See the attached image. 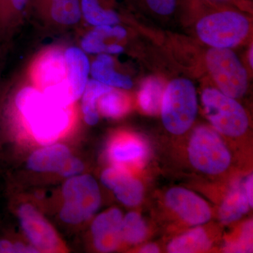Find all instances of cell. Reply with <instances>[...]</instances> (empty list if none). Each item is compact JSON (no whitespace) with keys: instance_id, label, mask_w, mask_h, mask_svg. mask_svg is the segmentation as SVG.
<instances>
[{"instance_id":"d4e9b609","label":"cell","mask_w":253,"mask_h":253,"mask_svg":"<svg viewBox=\"0 0 253 253\" xmlns=\"http://www.w3.org/2000/svg\"><path fill=\"white\" fill-rule=\"evenodd\" d=\"M224 250L228 253H251L253 251V221L244 223L235 239L226 241Z\"/></svg>"},{"instance_id":"8992f818","label":"cell","mask_w":253,"mask_h":253,"mask_svg":"<svg viewBox=\"0 0 253 253\" xmlns=\"http://www.w3.org/2000/svg\"><path fill=\"white\" fill-rule=\"evenodd\" d=\"M206 68L223 94L239 99L249 86L247 71L232 49L210 48L205 56Z\"/></svg>"},{"instance_id":"d6986e66","label":"cell","mask_w":253,"mask_h":253,"mask_svg":"<svg viewBox=\"0 0 253 253\" xmlns=\"http://www.w3.org/2000/svg\"><path fill=\"white\" fill-rule=\"evenodd\" d=\"M212 246L211 238L201 226L194 228L172 239L168 245V252L191 253L204 252Z\"/></svg>"},{"instance_id":"277c9868","label":"cell","mask_w":253,"mask_h":253,"mask_svg":"<svg viewBox=\"0 0 253 253\" xmlns=\"http://www.w3.org/2000/svg\"><path fill=\"white\" fill-rule=\"evenodd\" d=\"M191 166L199 172L217 175L225 172L231 163V155L220 134L213 128H195L188 146Z\"/></svg>"},{"instance_id":"30bf717a","label":"cell","mask_w":253,"mask_h":253,"mask_svg":"<svg viewBox=\"0 0 253 253\" xmlns=\"http://www.w3.org/2000/svg\"><path fill=\"white\" fill-rule=\"evenodd\" d=\"M101 180L106 187L113 190L118 201L125 206L134 207L142 201L143 184L123 166L116 165L105 169L101 174Z\"/></svg>"},{"instance_id":"ffe728a7","label":"cell","mask_w":253,"mask_h":253,"mask_svg":"<svg viewBox=\"0 0 253 253\" xmlns=\"http://www.w3.org/2000/svg\"><path fill=\"white\" fill-rule=\"evenodd\" d=\"M80 4L82 18L92 27L121 23V18L117 12L104 7L101 0H80Z\"/></svg>"},{"instance_id":"5b68a950","label":"cell","mask_w":253,"mask_h":253,"mask_svg":"<svg viewBox=\"0 0 253 253\" xmlns=\"http://www.w3.org/2000/svg\"><path fill=\"white\" fill-rule=\"evenodd\" d=\"M205 113L213 129L229 137L244 135L249 127V118L237 100L214 87L205 88L201 94Z\"/></svg>"},{"instance_id":"9a60e30c","label":"cell","mask_w":253,"mask_h":253,"mask_svg":"<svg viewBox=\"0 0 253 253\" xmlns=\"http://www.w3.org/2000/svg\"><path fill=\"white\" fill-rule=\"evenodd\" d=\"M126 36V28L119 24L96 26L81 38L80 47L86 54H107L109 46L116 42L112 41H122Z\"/></svg>"},{"instance_id":"4dcf8cb0","label":"cell","mask_w":253,"mask_h":253,"mask_svg":"<svg viewBox=\"0 0 253 253\" xmlns=\"http://www.w3.org/2000/svg\"><path fill=\"white\" fill-rule=\"evenodd\" d=\"M160 252L159 248L155 244H148L143 246L140 250V253H158Z\"/></svg>"},{"instance_id":"7a4b0ae2","label":"cell","mask_w":253,"mask_h":253,"mask_svg":"<svg viewBox=\"0 0 253 253\" xmlns=\"http://www.w3.org/2000/svg\"><path fill=\"white\" fill-rule=\"evenodd\" d=\"M199 102L194 83L184 78H176L168 83L161 101V118L165 128L171 134L186 132L197 116Z\"/></svg>"},{"instance_id":"cb8c5ba5","label":"cell","mask_w":253,"mask_h":253,"mask_svg":"<svg viewBox=\"0 0 253 253\" xmlns=\"http://www.w3.org/2000/svg\"><path fill=\"white\" fill-rule=\"evenodd\" d=\"M146 222L139 213L130 212L123 217L122 240L129 244H140L147 236Z\"/></svg>"},{"instance_id":"603a6c76","label":"cell","mask_w":253,"mask_h":253,"mask_svg":"<svg viewBox=\"0 0 253 253\" xmlns=\"http://www.w3.org/2000/svg\"><path fill=\"white\" fill-rule=\"evenodd\" d=\"M98 111L107 118H116L126 114L129 110V102L124 93L112 88L98 100Z\"/></svg>"},{"instance_id":"e0dca14e","label":"cell","mask_w":253,"mask_h":253,"mask_svg":"<svg viewBox=\"0 0 253 253\" xmlns=\"http://www.w3.org/2000/svg\"><path fill=\"white\" fill-rule=\"evenodd\" d=\"M71 156L69 149L63 145H50L33 153L28 159V167L36 172L59 173Z\"/></svg>"},{"instance_id":"2e32d148","label":"cell","mask_w":253,"mask_h":253,"mask_svg":"<svg viewBox=\"0 0 253 253\" xmlns=\"http://www.w3.org/2000/svg\"><path fill=\"white\" fill-rule=\"evenodd\" d=\"M90 76L95 81L116 89L126 90L133 86L132 81L129 76L116 71L111 55L98 54L91 63Z\"/></svg>"},{"instance_id":"4fadbf2b","label":"cell","mask_w":253,"mask_h":253,"mask_svg":"<svg viewBox=\"0 0 253 253\" xmlns=\"http://www.w3.org/2000/svg\"><path fill=\"white\" fill-rule=\"evenodd\" d=\"M31 5L60 27H73L82 20L80 0H31Z\"/></svg>"},{"instance_id":"8fae6325","label":"cell","mask_w":253,"mask_h":253,"mask_svg":"<svg viewBox=\"0 0 253 253\" xmlns=\"http://www.w3.org/2000/svg\"><path fill=\"white\" fill-rule=\"evenodd\" d=\"M123 214L117 208L100 214L93 221L91 233L96 249L110 253L117 249L122 241Z\"/></svg>"},{"instance_id":"6da1fadb","label":"cell","mask_w":253,"mask_h":253,"mask_svg":"<svg viewBox=\"0 0 253 253\" xmlns=\"http://www.w3.org/2000/svg\"><path fill=\"white\" fill-rule=\"evenodd\" d=\"M18 109L26 118L33 136L41 144L59 139L69 123L66 108L33 89L21 91L16 98Z\"/></svg>"},{"instance_id":"3957f363","label":"cell","mask_w":253,"mask_h":253,"mask_svg":"<svg viewBox=\"0 0 253 253\" xmlns=\"http://www.w3.org/2000/svg\"><path fill=\"white\" fill-rule=\"evenodd\" d=\"M251 31L249 18L234 10H223L206 15L196 26L200 41L211 48L232 49L241 44Z\"/></svg>"},{"instance_id":"5bb4252c","label":"cell","mask_w":253,"mask_h":253,"mask_svg":"<svg viewBox=\"0 0 253 253\" xmlns=\"http://www.w3.org/2000/svg\"><path fill=\"white\" fill-rule=\"evenodd\" d=\"M149 153V146L146 141L142 138L134 135L116 138L108 150L110 159L118 166L143 165Z\"/></svg>"},{"instance_id":"44dd1931","label":"cell","mask_w":253,"mask_h":253,"mask_svg":"<svg viewBox=\"0 0 253 253\" xmlns=\"http://www.w3.org/2000/svg\"><path fill=\"white\" fill-rule=\"evenodd\" d=\"M113 87L105 85L95 80L89 79L84 92L82 95V111L84 121L89 126H95L99 122L98 100L100 96L111 90Z\"/></svg>"},{"instance_id":"f546056e","label":"cell","mask_w":253,"mask_h":253,"mask_svg":"<svg viewBox=\"0 0 253 253\" xmlns=\"http://www.w3.org/2000/svg\"><path fill=\"white\" fill-rule=\"evenodd\" d=\"M16 253V246L7 241H0V253Z\"/></svg>"},{"instance_id":"4316f807","label":"cell","mask_w":253,"mask_h":253,"mask_svg":"<svg viewBox=\"0 0 253 253\" xmlns=\"http://www.w3.org/2000/svg\"><path fill=\"white\" fill-rule=\"evenodd\" d=\"M149 9L155 14L168 16L176 9V0H146Z\"/></svg>"},{"instance_id":"ba28073f","label":"cell","mask_w":253,"mask_h":253,"mask_svg":"<svg viewBox=\"0 0 253 253\" xmlns=\"http://www.w3.org/2000/svg\"><path fill=\"white\" fill-rule=\"evenodd\" d=\"M165 201L168 207L189 225H202L212 217V211L207 202L184 188L173 187L168 190Z\"/></svg>"},{"instance_id":"7402d4cb","label":"cell","mask_w":253,"mask_h":253,"mask_svg":"<svg viewBox=\"0 0 253 253\" xmlns=\"http://www.w3.org/2000/svg\"><path fill=\"white\" fill-rule=\"evenodd\" d=\"M165 88L162 81L157 78H149L143 83L138 94V101L144 112L157 114L161 110Z\"/></svg>"},{"instance_id":"7c38bea8","label":"cell","mask_w":253,"mask_h":253,"mask_svg":"<svg viewBox=\"0 0 253 253\" xmlns=\"http://www.w3.org/2000/svg\"><path fill=\"white\" fill-rule=\"evenodd\" d=\"M66 81L72 103L81 98L90 76L91 62L78 46H70L63 52Z\"/></svg>"},{"instance_id":"83f0119b","label":"cell","mask_w":253,"mask_h":253,"mask_svg":"<svg viewBox=\"0 0 253 253\" xmlns=\"http://www.w3.org/2000/svg\"><path fill=\"white\" fill-rule=\"evenodd\" d=\"M84 169V165L78 158L72 156L68 160L59 174L66 177H72L81 174Z\"/></svg>"},{"instance_id":"ac0fdd59","label":"cell","mask_w":253,"mask_h":253,"mask_svg":"<svg viewBox=\"0 0 253 253\" xmlns=\"http://www.w3.org/2000/svg\"><path fill=\"white\" fill-rule=\"evenodd\" d=\"M251 208L245 191L244 183L237 181L233 184L223 200L218 216L222 224H231L239 220L249 212Z\"/></svg>"},{"instance_id":"484cf974","label":"cell","mask_w":253,"mask_h":253,"mask_svg":"<svg viewBox=\"0 0 253 253\" xmlns=\"http://www.w3.org/2000/svg\"><path fill=\"white\" fill-rule=\"evenodd\" d=\"M0 6L6 14L18 18L24 16L26 10L31 6V0H0Z\"/></svg>"},{"instance_id":"f1b7e54d","label":"cell","mask_w":253,"mask_h":253,"mask_svg":"<svg viewBox=\"0 0 253 253\" xmlns=\"http://www.w3.org/2000/svg\"><path fill=\"white\" fill-rule=\"evenodd\" d=\"M244 189L246 191V196L249 199L250 206L253 208V174H251L245 180L244 183Z\"/></svg>"},{"instance_id":"52a82bcc","label":"cell","mask_w":253,"mask_h":253,"mask_svg":"<svg viewBox=\"0 0 253 253\" xmlns=\"http://www.w3.org/2000/svg\"><path fill=\"white\" fill-rule=\"evenodd\" d=\"M65 202L60 217L69 224L87 220L99 209L101 194L97 182L89 174L70 178L63 186Z\"/></svg>"},{"instance_id":"1f68e13d","label":"cell","mask_w":253,"mask_h":253,"mask_svg":"<svg viewBox=\"0 0 253 253\" xmlns=\"http://www.w3.org/2000/svg\"><path fill=\"white\" fill-rule=\"evenodd\" d=\"M251 47L250 48L249 52V61L250 66H251V68H253V45L251 46Z\"/></svg>"},{"instance_id":"9c48e42d","label":"cell","mask_w":253,"mask_h":253,"mask_svg":"<svg viewBox=\"0 0 253 253\" xmlns=\"http://www.w3.org/2000/svg\"><path fill=\"white\" fill-rule=\"evenodd\" d=\"M25 234L40 251L53 252L59 246L56 232L49 223L31 205H23L18 211Z\"/></svg>"}]
</instances>
